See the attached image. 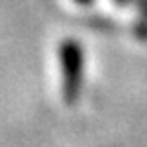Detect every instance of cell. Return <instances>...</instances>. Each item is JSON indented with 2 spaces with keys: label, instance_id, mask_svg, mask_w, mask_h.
<instances>
[{
  "label": "cell",
  "instance_id": "6da1fadb",
  "mask_svg": "<svg viewBox=\"0 0 147 147\" xmlns=\"http://www.w3.org/2000/svg\"><path fill=\"white\" fill-rule=\"evenodd\" d=\"M61 67V96L65 104H77L84 82V51L77 39H63L57 49Z\"/></svg>",
  "mask_w": 147,
  "mask_h": 147
},
{
  "label": "cell",
  "instance_id": "7a4b0ae2",
  "mask_svg": "<svg viewBox=\"0 0 147 147\" xmlns=\"http://www.w3.org/2000/svg\"><path fill=\"white\" fill-rule=\"evenodd\" d=\"M77 2H82V4H86V2H90V0H77Z\"/></svg>",
  "mask_w": 147,
  "mask_h": 147
}]
</instances>
